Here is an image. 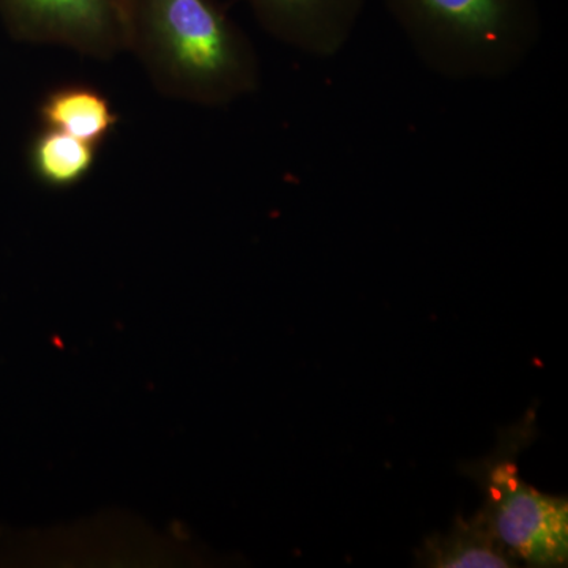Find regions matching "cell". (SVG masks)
Returning <instances> with one entry per match:
<instances>
[{
	"mask_svg": "<svg viewBox=\"0 0 568 568\" xmlns=\"http://www.w3.org/2000/svg\"><path fill=\"white\" fill-rule=\"evenodd\" d=\"M126 51L164 97L226 106L260 88L252 41L220 0H125Z\"/></svg>",
	"mask_w": 568,
	"mask_h": 568,
	"instance_id": "1",
	"label": "cell"
},
{
	"mask_svg": "<svg viewBox=\"0 0 568 568\" xmlns=\"http://www.w3.org/2000/svg\"><path fill=\"white\" fill-rule=\"evenodd\" d=\"M418 59L448 80H497L536 50V0H384Z\"/></svg>",
	"mask_w": 568,
	"mask_h": 568,
	"instance_id": "2",
	"label": "cell"
},
{
	"mask_svg": "<svg viewBox=\"0 0 568 568\" xmlns=\"http://www.w3.org/2000/svg\"><path fill=\"white\" fill-rule=\"evenodd\" d=\"M510 429L491 457L477 462L469 474L484 489L480 510L503 547L530 567H564L568 560V503L526 484L515 457L528 432Z\"/></svg>",
	"mask_w": 568,
	"mask_h": 568,
	"instance_id": "3",
	"label": "cell"
},
{
	"mask_svg": "<svg viewBox=\"0 0 568 568\" xmlns=\"http://www.w3.org/2000/svg\"><path fill=\"white\" fill-rule=\"evenodd\" d=\"M11 39L111 59L126 51L125 0H0Z\"/></svg>",
	"mask_w": 568,
	"mask_h": 568,
	"instance_id": "4",
	"label": "cell"
},
{
	"mask_svg": "<svg viewBox=\"0 0 568 568\" xmlns=\"http://www.w3.org/2000/svg\"><path fill=\"white\" fill-rule=\"evenodd\" d=\"M366 0H246L254 18L280 43L317 59L349 43Z\"/></svg>",
	"mask_w": 568,
	"mask_h": 568,
	"instance_id": "5",
	"label": "cell"
},
{
	"mask_svg": "<svg viewBox=\"0 0 568 568\" xmlns=\"http://www.w3.org/2000/svg\"><path fill=\"white\" fill-rule=\"evenodd\" d=\"M514 556L503 547L481 511L476 517H458L447 534L426 537L417 551V562L436 568L515 567Z\"/></svg>",
	"mask_w": 568,
	"mask_h": 568,
	"instance_id": "6",
	"label": "cell"
},
{
	"mask_svg": "<svg viewBox=\"0 0 568 568\" xmlns=\"http://www.w3.org/2000/svg\"><path fill=\"white\" fill-rule=\"evenodd\" d=\"M41 125L59 130L100 145L110 138L119 123L118 112L99 89L85 84H65L52 89L43 97L39 106Z\"/></svg>",
	"mask_w": 568,
	"mask_h": 568,
	"instance_id": "7",
	"label": "cell"
},
{
	"mask_svg": "<svg viewBox=\"0 0 568 568\" xmlns=\"http://www.w3.org/2000/svg\"><path fill=\"white\" fill-rule=\"evenodd\" d=\"M97 153V145L43 126L29 145V166L43 185L70 189L92 173Z\"/></svg>",
	"mask_w": 568,
	"mask_h": 568,
	"instance_id": "8",
	"label": "cell"
}]
</instances>
